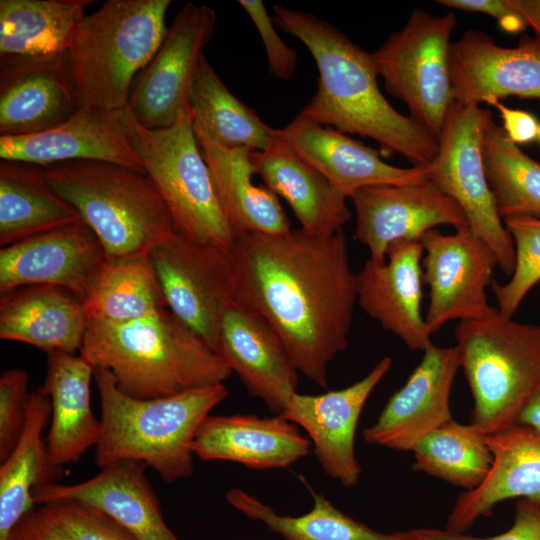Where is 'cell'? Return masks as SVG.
Returning a JSON list of instances; mask_svg holds the SVG:
<instances>
[{"instance_id": "cell-26", "label": "cell", "mask_w": 540, "mask_h": 540, "mask_svg": "<svg viewBox=\"0 0 540 540\" xmlns=\"http://www.w3.org/2000/svg\"><path fill=\"white\" fill-rule=\"evenodd\" d=\"M493 463L483 482L456 500L446 530L465 533L482 516H491L499 502L529 499L540 503V431L512 424L486 435Z\"/></svg>"}, {"instance_id": "cell-38", "label": "cell", "mask_w": 540, "mask_h": 540, "mask_svg": "<svg viewBox=\"0 0 540 540\" xmlns=\"http://www.w3.org/2000/svg\"><path fill=\"white\" fill-rule=\"evenodd\" d=\"M412 469L470 491L489 473L493 455L486 434L454 419L424 436L412 449Z\"/></svg>"}, {"instance_id": "cell-9", "label": "cell", "mask_w": 540, "mask_h": 540, "mask_svg": "<svg viewBox=\"0 0 540 540\" xmlns=\"http://www.w3.org/2000/svg\"><path fill=\"white\" fill-rule=\"evenodd\" d=\"M456 15L414 9L404 27L372 53L386 91L437 138L454 102L449 51Z\"/></svg>"}, {"instance_id": "cell-43", "label": "cell", "mask_w": 540, "mask_h": 540, "mask_svg": "<svg viewBox=\"0 0 540 540\" xmlns=\"http://www.w3.org/2000/svg\"><path fill=\"white\" fill-rule=\"evenodd\" d=\"M417 540H540V503L519 499L513 525L504 533L490 537H475L446 529H412Z\"/></svg>"}, {"instance_id": "cell-32", "label": "cell", "mask_w": 540, "mask_h": 540, "mask_svg": "<svg viewBox=\"0 0 540 540\" xmlns=\"http://www.w3.org/2000/svg\"><path fill=\"white\" fill-rule=\"evenodd\" d=\"M92 0H0V61L67 54Z\"/></svg>"}, {"instance_id": "cell-16", "label": "cell", "mask_w": 540, "mask_h": 540, "mask_svg": "<svg viewBox=\"0 0 540 540\" xmlns=\"http://www.w3.org/2000/svg\"><path fill=\"white\" fill-rule=\"evenodd\" d=\"M391 367L392 359L384 357L346 388L317 395L295 392L280 413L307 433L323 471L346 488L356 486L362 472L355 454L361 412Z\"/></svg>"}, {"instance_id": "cell-33", "label": "cell", "mask_w": 540, "mask_h": 540, "mask_svg": "<svg viewBox=\"0 0 540 540\" xmlns=\"http://www.w3.org/2000/svg\"><path fill=\"white\" fill-rule=\"evenodd\" d=\"M78 221V212L48 184L44 167L1 160V247Z\"/></svg>"}, {"instance_id": "cell-14", "label": "cell", "mask_w": 540, "mask_h": 540, "mask_svg": "<svg viewBox=\"0 0 540 540\" xmlns=\"http://www.w3.org/2000/svg\"><path fill=\"white\" fill-rule=\"evenodd\" d=\"M356 240L366 245L370 259H386L391 244L419 240L439 225L468 227L460 206L428 177L408 184H377L354 191Z\"/></svg>"}, {"instance_id": "cell-45", "label": "cell", "mask_w": 540, "mask_h": 540, "mask_svg": "<svg viewBox=\"0 0 540 540\" xmlns=\"http://www.w3.org/2000/svg\"><path fill=\"white\" fill-rule=\"evenodd\" d=\"M491 106L497 108L502 119V129L514 144H527L537 139L540 123L533 114L510 108L501 101Z\"/></svg>"}, {"instance_id": "cell-12", "label": "cell", "mask_w": 540, "mask_h": 540, "mask_svg": "<svg viewBox=\"0 0 540 540\" xmlns=\"http://www.w3.org/2000/svg\"><path fill=\"white\" fill-rule=\"evenodd\" d=\"M216 25L214 9L191 2L177 12L150 63L133 84L127 108L149 129L171 126L187 108L190 89Z\"/></svg>"}, {"instance_id": "cell-48", "label": "cell", "mask_w": 540, "mask_h": 540, "mask_svg": "<svg viewBox=\"0 0 540 540\" xmlns=\"http://www.w3.org/2000/svg\"><path fill=\"white\" fill-rule=\"evenodd\" d=\"M510 4L540 38V0H510Z\"/></svg>"}, {"instance_id": "cell-15", "label": "cell", "mask_w": 540, "mask_h": 540, "mask_svg": "<svg viewBox=\"0 0 540 540\" xmlns=\"http://www.w3.org/2000/svg\"><path fill=\"white\" fill-rule=\"evenodd\" d=\"M107 257L82 221L0 249V294L33 285L63 287L83 302Z\"/></svg>"}, {"instance_id": "cell-30", "label": "cell", "mask_w": 540, "mask_h": 540, "mask_svg": "<svg viewBox=\"0 0 540 540\" xmlns=\"http://www.w3.org/2000/svg\"><path fill=\"white\" fill-rule=\"evenodd\" d=\"M194 131L235 239L249 233L288 234L291 223L279 198L253 181L252 151L221 146L202 131Z\"/></svg>"}, {"instance_id": "cell-40", "label": "cell", "mask_w": 540, "mask_h": 540, "mask_svg": "<svg viewBox=\"0 0 540 540\" xmlns=\"http://www.w3.org/2000/svg\"><path fill=\"white\" fill-rule=\"evenodd\" d=\"M41 509L75 540H139L111 517L86 504L61 501L42 505Z\"/></svg>"}, {"instance_id": "cell-44", "label": "cell", "mask_w": 540, "mask_h": 540, "mask_svg": "<svg viewBox=\"0 0 540 540\" xmlns=\"http://www.w3.org/2000/svg\"><path fill=\"white\" fill-rule=\"evenodd\" d=\"M438 4L466 12L490 15L509 33L523 31L527 25L523 17L511 6L510 0H438Z\"/></svg>"}, {"instance_id": "cell-37", "label": "cell", "mask_w": 540, "mask_h": 540, "mask_svg": "<svg viewBox=\"0 0 540 540\" xmlns=\"http://www.w3.org/2000/svg\"><path fill=\"white\" fill-rule=\"evenodd\" d=\"M482 156L501 219H540V162L509 140L494 122L491 111L484 123Z\"/></svg>"}, {"instance_id": "cell-22", "label": "cell", "mask_w": 540, "mask_h": 540, "mask_svg": "<svg viewBox=\"0 0 540 540\" xmlns=\"http://www.w3.org/2000/svg\"><path fill=\"white\" fill-rule=\"evenodd\" d=\"M79 108L67 54L0 61V136L52 129Z\"/></svg>"}, {"instance_id": "cell-5", "label": "cell", "mask_w": 540, "mask_h": 540, "mask_svg": "<svg viewBox=\"0 0 540 540\" xmlns=\"http://www.w3.org/2000/svg\"><path fill=\"white\" fill-rule=\"evenodd\" d=\"M171 0H108L79 23L67 58L80 107H127L136 74L162 44Z\"/></svg>"}, {"instance_id": "cell-10", "label": "cell", "mask_w": 540, "mask_h": 540, "mask_svg": "<svg viewBox=\"0 0 540 540\" xmlns=\"http://www.w3.org/2000/svg\"><path fill=\"white\" fill-rule=\"evenodd\" d=\"M489 109L454 101L438 136V151L427 177L463 210L469 229L495 253L499 268L511 275L515 248L499 216L487 181L482 136Z\"/></svg>"}, {"instance_id": "cell-49", "label": "cell", "mask_w": 540, "mask_h": 540, "mask_svg": "<svg viewBox=\"0 0 540 540\" xmlns=\"http://www.w3.org/2000/svg\"><path fill=\"white\" fill-rule=\"evenodd\" d=\"M9 540H25V539L23 538V536L21 535V533H20V531H19V529L17 527L16 530L11 535Z\"/></svg>"}, {"instance_id": "cell-46", "label": "cell", "mask_w": 540, "mask_h": 540, "mask_svg": "<svg viewBox=\"0 0 540 540\" xmlns=\"http://www.w3.org/2000/svg\"><path fill=\"white\" fill-rule=\"evenodd\" d=\"M18 529L25 540H75L41 508L28 513L18 525Z\"/></svg>"}, {"instance_id": "cell-13", "label": "cell", "mask_w": 540, "mask_h": 540, "mask_svg": "<svg viewBox=\"0 0 540 540\" xmlns=\"http://www.w3.org/2000/svg\"><path fill=\"white\" fill-rule=\"evenodd\" d=\"M419 242L423 249V283L429 289L425 323L431 335L452 320L481 317L492 306L486 289L498 260L493 250L469 227L453 234L437 228L425 232Z\"/></svg>"}, {"instance_id": "cell-4", "label": "cell", "mask_w": 540, "mask_h": 540, "mask_svg": "<svg viewBox=\"0 0 540 540\" xmlns=\"http://www.w3.org/2000/svg\"><path fill=\"white\" fill-rule=\"evenodd\" d=\"M101 404L95 460L103 468L137 461L172 483L193 473V442L211 411L228 396L223 383L139 399L123 393L111 374L94 368Z\"/></svg>"}, {"instance_id": "cell-36", "label": "cell", "mask_w": 540, "mask_h": 540, "mask_svg": "<svg viewBox=\"0 0 540 540\" xmlns=\"http://www.w3.org/2000/svg\"><path fill=\"white\" fill-rule=\"evenodd\" d=\"M84 306L88 319L111 323L167 308L149 255L106 259Z\"/></svg>"}, {"instance_id": "cell-19", "label": "cell", "mask_w": 540, "mask_h": 540, "mask_svg": "<svg viewBox=\"0 0 540 540\" xmlns=\"http://www.w3.org/2000/svg\"><path fill=\"white\" fill-rule=\"evenodd\" d=\"M217 353L273 414H280L297 392L299 372L280 338L237 295L224 310Z\"/></svg>"}, {"instance_id": "cell-47", "label": "cell", "mask_w": 540, "mask_h": 540, "mask_svg": "<svg viewBox=\"0 0 540 540\" xmlns=\"http://www.w3.org/2000/svg\"><path fill=\"white\" fill-rule=\"evenodd\" d=\"M515 423L540 431V379L522 407Z\"/></svg>"}, {"instance_id": "cell-29", "label": "cell", "mask_w": 540, "mask_h": 540, "mask_svg": "<svg viewBox=\"0 0 540 540\" xmlns=\"http://www.w3.org/2000/svg\"><path fill=\"white\" fill-rule=\"evenodd\" d=\"M92 378L94 367L80 354L48 355L41 388L51 404L46 444L50 462L57 469L78 462L100 439V418L94 415L90 404Z\"/></svg>"}, {"instance_id": "cell-7", "label": "cell", "mask_w": 540, "mask_h": 540, "mask_svg": "<svg viewBox=\"0 0 540 540\" xmlns=\"http://www.w3.org/2000/svg\"><path fill=\"white\" fill-rule=\"evenodd\" d=\"M121 120L145 175L168 209L176 233L194 243L232 250L235 236L188 108L166 128L142 126L127 107L121 111Z\"/></svg>"}, {"instance_id": "cell-21", "label": "cell", "mask_w": 540, "mask_h": 540, "mask_svg": "<svg viewBox=\"0 0 540 540\" xmlns=\"http://www.w3.org/2000/svg\"><path fill=\"white\" fill-rule=\"evenodd\" d=\"M121 111L80 107L52 129L0 136V158L41 167L74 161L106 162L145 174L123 127Z\"/></svg>"}, {"instance_id": "cell-1", "label": "cell", "mask_w": 540, "mask_h": 540, "mask_svg": "<svg viewBox=\"0 0 540 540\" xmlns=\"http://www.w3.org/2000/svg\"><path fill=\"white\" fill-rule=\"evenodd\" d=\"M231 253L237 297L268 322L298 372L327 388L328 366L348 345L357 303L343 230L244 234Z\"/></svg>"}, {"instance_id": "cell-23", "label": "cell", "mask_w": 540, "mask_h": 540, "mask_svg": "<svg viewBox=\"0 0 540 540\" xmlns=\"http://www.w3.org/2000/svg\"><path fill=\"white\" fill-rule=\"evenodd\" d=\"M147 466L120 461L76 484L50 483L34 494L35 504L73 501L96 508L139 540H180L167 525L159 501L145 476Z\"/></svg>"}, {"instance_id": "cell-31", "label": "cell", "mask_w": 540, "mask_h": 540, "mask_svg": "<svg viewBox=\"0 0 540 540\" xmlns=\"http://www.w3.org/2000/svg\"><path fill=\"white\" fill-rule=\"evenodd\" d=\"M51 404L42 388L30 393L23 431L9 456L0 463V540H9L22 519L33 510L34 494L53 483L43 431Z\"/></svg>"}, {"instance_id": "cell-25", "label": "cell", "mask_w": 540, "mask_h": 540, "mask_svg": "<svg viewBox=\"0 0 540 540\" xmlns=\"http://www.w3.org/2000/svg\"><path fill=\"white\" fill-rule=\"evenodd\" d=\"M276 133L348 198L365 186L408 184L427 178L426 166H393L378 150L301 114Z\"/></svg>"}, {"instance_id": "cell-18", "label": "cell", "mask_w": 540, "mask_h": 540, "mask_svg": "<svg viewBox=\"0 0 540 540\" xmlns=\"http://www.w3.org/2000/svg\"><path fill=\"white\" fill-rule=\"evenodd\" d=\"M454 101L492 105L508 96L540 99V38L503 47L484 32L467 30L451 42Z\"/></svg>"}, {"instance_id": "cell-41", "label": "cell", "mask_w": 540, "mask_h": 540, "mask_svg": "<svg viewBox=\"0 0 540 540\" xmlns=\"http://www.w3.org/2000/svg\"><path fill=\"white\" fill-rule=\"evenodd\" d=\"M29 375L9 369L0 376V463L11 453L25 425L30 393Z\"/></svg>"}, {"instance_id": "cell-27", "label": "cell", "mask_w": 540, "mask_h": 540, "mask_svg": "<svg viewBox=\"0 0 540 540\" xmlns=\"http://www.w3.org/2000/svg\"><path fill=\"white\" fill-rule=\"evenodd\" d=\"M250 158L256 175L287 202L303 231L331 235L350 221L348 197L278 136L266 150L252 151Z\"/></svg>"}, {"instance_id": "cell-34", "label": "cell", "mask_w": 540, "mask_h": 540, "mask_svg": "<svg viewBox=\"0 0 540 540\" xmlns=\"http://www.w3.org/2000/svg\"><path fill=\"white\" fill-rule=\"evenodd\" d=\"M187 108L194 128L224 147L263 151L277 137L276 129L230 92L204 54L194 76Z\"/></svg>"}, {"instance_id": "cell-24", "label": "cell", "mask_w": 540, "mask_h": 540, "mask_svg": "<svg viewBox=\"0 0 540 540\" xmlns=\"http://www.w3.org/2000/svg\"><path fill=\"white\" fill-rule=\"evenodd\" d=\"M312 443L299 427L274 414L208 415L193 442L204 461H229L250 469H283L309 455Z\"/></svg>"}, {"instance_id": "cell-42", "label": "cell", "mask_w": 540, "mask_h": 540, "mask_svg": "<svg viewBox=\"0 0 540 540\" xmlns=\"http://www.w3.org/2000/svg\"><path fill=\"white\" fill-rule=\"evenodd\" d=\"M239 5L254 23L266 50L268 72L279 80L291 79L297 67V53L278 35L273 18L262 0H240Z\"/></svg>"}, {"instance_id": "cell-50", "label": "cell", "mask_w": 540, "mask_h": 540, "mask_svg": "<svg viewBox=\"0 0 540 540\" xmlns=\"http://www.w3.org/2000/svg\"><path fill=\"white\" fill-rule=\"evenodd\" d=\"M537 140L540 142V125H539Z\"/></svg>"}, {"instance_id": "cell-39", "label": "cell", "mask_w": 540, "mask_h": 540, "mask_svg": "<svg viewBox=\"0 0 540 540\" xmlns=\"http://www.w3.org/2000/svg\"><path fill=\"white\" fill-rule=\"evenodd\" d=\"M515 248V265L505 284L492 281L499 312L512 318L527 293L540 281V219L503 220Z\"/></svg>"}, {"instance_id": "cell-11", "label": "cell", "mask_w": 540, "mask_h": 540, "mask_svg": "<svg viewBox=\"0 0 540 540\" xmlns=\"http://www.w3.org/2000/svg\"><path fill=\"white\" fill-rule=\"evenodd\" d=\"M149 257L167 308L217 352L224 310L236 296L231 250L175 232Z\"/></svg>"}, {"instance_id": "cell-8", "label": "cell", "mask_w": 540, "mask_h": 540, "mask_svg": "<svg viewBox=\"0 0 540 540\" xmlns=\"http://www.w3.org/2000/svg\"><path fill=\"white\" fill-rule=\"evenodd\" d=\"M456 348L474 399L470 423L488 435L516 419L540 379V324H522L491 307L459 321Z\"/></svg>"}, {"instance_id": "cell-6", "label": "cell", "mask_w": 540, "mask_h": 540, "mask_svg": "<svg viewBox=\"0 0 540 540\" xmlns=\"http://www.w3.org/2000/svg\"><path fill=\"white\" fill-rule=\"evenodd\" d=\"M44 169L50 187L78 212L107 259L149 255L176 232L163 199L143 173L95 161Z\"/></svg>"}, {"instance_id": "cell-2", "label": "cell", "mask_w": 540, "mask_h": 540, "mask_svg": "<svg viewBox=\"0 0 540 540\" xmlns=\"http://www.w3.org/2000/svg\"><path fill=\"white\" fill-rule=\"evenodd\" d=\"M272 18L306 46L318 69L316 91L301 115L343 134L371 138L381 154H400L413 166L433 161L438 138L387 101L378 86L372 53L311 13L274 4Z\"/></svg>"}, {"instance_id": "cell-28", "label": "cell", "mask_w": 540, "mask_h": 540, "mask_svg": "<svg viewBox=\"0 0 540 540\" xmlns=\"http://www.w3.org/2000/svg\"><path fill=\"white\" fill-rule=\"evenodd\" d=\"M0 339L32 345L48 355L80 352L88 316L84 302L54 285L0 294Z\"/></svg>"}, {"instance_id": "cell-35", "label": "cell", "mask_w": 540, "mask_h": 540, "mask_svg": "<svg viewBox=\"0 0 540 540\" xmlns=\"http://www.w3.org/2000/svg\"><path fill=\"white\" fill-rule=\"evenodd\" d=\"M227 502L285 540H417L413 530L382 533L351 518L329 499L312 491L313 506L300 516L282 515L241 488H231Z\"/></svg>"}, {"instance_id": "cell-3", "label": "cell", "mask_w": 540, "mask_h": 540, "mask_svg": "<svg viewBox=\"0 0 540 540\" xmlns=\"http://www.w3.org/2000/svg\"><path fill=\"white\" fill-rule=\"evenodd\" d=\"M79 354L125 394L149 399L223 383L226 361L168 308L111 323L88 319Z\"/></svg>"}, {"instance_id": "cell-20", "label": "cell", "mask_w": 540, "mask_h": 540, "mask_svg": "<svg viewBox=\"0 0 540 540\" xmlns=\"http://www.w3.org/2000/svg\"><path fill=\"white\" fill-rule=\"evenodd\" d=\"M423 249L419 240L391 244L384 261H365L357 273V303L412 351L432 344L421 313Z\"/></svg>"}, {"instance_id": "cell-17", "label": "cell", "mask_w": 540, "mask_h": 540, "mask_svg": "<svg viewBox=\"0 0 540 540\" xmlns=\"http://www.w3.org/2000/svg\"><path fill=\"white\" fill-rule=\"evenodd\" d=\"M406 383L388 399L375 423L362 432L366 442L412 451L428 433L453 419L451 388L460 367L458 350L433 343Z\"/></svg>"}]
</instances>
